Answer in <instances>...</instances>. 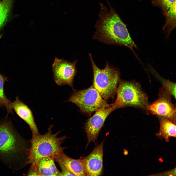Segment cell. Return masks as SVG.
<instances>
[{
	"instance_id": "2",
	"label": "cell",
	"mask_w": 176,
	"mask_h": 176,
	"mask_svg": "<svg viewBox=\"0 0 176 176\" xmlns=\"http://www.w3.org/2000/svg\"><path fill=\"white\" fill-rule=\"evenodd\" d=\"M53 126L50 125L47 132L43 135L33 134L26 165L31 164V166H34L43 158L55 159L66 148L61 144L67 137L64 135L58 137L61 131L53 133Z\"/></svg>"
},
{
	"instance_id": "10",
	"label": "cell",
	"mask_w": 176,
	"mask_h": 176,
	"mask_svg": "<svg viewBox=\"0 0 176 176\" xmlns=\"http://www.w3.org/2000/svg\"><path fill=\"white\" fill-rule=\"evenodd\" d=\"M103 141L96 146L88 156L83 159L86 176L101 175L103 166Z\"/></svg>"
},
{
	"instance_id": "19",
	"label": "cell",
	"mask_w": 176,
	"mask_h": 176,
	"mask_svg": "<svg viewBox=\"0 0 176 176\" xmlns=\"http://www.w3.org/2000/svg\"><path fill=\"white\" fill-rule=\"evenodd\" d=\"M61 170L59 176H74L72 173L64 165L60 163H58Z\"/></svg>"
},
{
	"instance_id": "16",
	"label": "cell",
	"mask_w": 176,
	"mask_h": 176,
	"mask_svg": "<svg viewBox=\"0 0 176 176\" xmlns=\"http://www.w3.org/2000/svg\"><path fill=\"white\" fill-rule=\"evenodd\" d=\"M7 79V77L0 73V108L4 107L8 115L10 113L12 114L13 112L11 106V102L7 98L4 91V83Z\"/></svg>"
},
{
	"instance_id": "4",
	"label": "cell",
	"mask_w": 176,
	"mask_h": 176,
	"mask_svg": "<svg viewBox=\"0 0 176 176\" xmlns=\"http://www.w3.org/2000/svg\"><path fill=\"white\" fill-rule=\"evenodd\" d=\"M88 54L93 71V85L105 100L113 97L117 93L120 81L119 70L108 62L104 68L100 69L95 63L91 54Z\"/></svg>"
},
{
	"instance_id": "9",
	"label": "cell",
	"mask_w": 176,
	"mask_h": 176,
	"mask_svg": "<svg viewBox=\"0 0 176 176\" xmlns=\"http://www.w3.org/2000/svg\"><path fill=\"white\" fill-rule=\"evenodd\" d=\"M152 104L147 105V109L152 114L167 118L173 122L176 121V110L166 92Z\"/></svg>"
},
{
	"instance_id": "8",
	"label": "cell",
	"mask_w": 176,
	"mask_h": 176,
	"mask_svg": "<svg viewBox=\"0 0 176 176\" xmlns=\"http://www.w3.org/2000/svg\"><path fill=\"white\" fill-rule=\"evenodd\" d=\"M117 109L113 103L110 107L102 108L96 111L94 114L88 120L85 127L88 141L87 146L91 142H95L106 119Z\"/></svg>"
},
{
	"instance_id": "6",
	"label": "cell",
	"mask_w": 176,
	"mask_h": 176,
	"mask_svg": "<svg viewBox=\"0 0 176 176\" xmlns=\"http://www.w3.org/2000/svg\"><path fill=\"white\" fill-rule=\"evenodd\" d=\"M66 102L75 104L81 111L88 114L102 108L110 107L113 104L108 103L93 85L86 89L74 90Z\"/></svg>"
},
{
	"instance_id": "11",
	"label": "cell",
	"mask_w": 176,
	"mask_h": 176,
	"mask_svg": "<svg viewBox=\"0 0 176 176\" xmlns=\"http://www.w3.org/2000/svg\"><path fill=\"white\" fill-rule=\"evenodd\" d=\"M153 4L160 8L166 18L163 29L169 36L176 27V0H152Z\"/></svg>"
},
{
	"instance_id": "18",
	"label": "cell",
	"mask_w": 176,
	"mask_h": 176,
	"mask_svg": "<svg viewBox=\"0 0 176 176\" xmlns=\"http://www.w3.org/2000/svg\"><path fill=\"white\" fill-rule=\"evenodd\" d=\"M163 87L165 90L170 95L176 98V84L168 80L165 81L163 83Z\"/></svg>"
},
{
	"instance_id": "20",
	"label": "cell",
	"mask_w": 176,
	"mask_h": 176,
	"mask_svg": "<svg viewBox=\"0 0 176 176\" xmlns=\"http://www.w3.org/2000/svg\"></svg>"
},
{
	"instance_id": "5",
	"label": "cell",
	"mask_w": 176,
	"mask_h": 176,
	"mask_svg": "<svg viewBox=\"0 0 176 176\" xmlns=\"http://www.w3.org/2000/svg\"><path fill=\"white\" fill-rule=\"evenodd\" d=\"M116 99L113 103L117 109L128 106L144 108L147 105L148 98L139 85L122 81L117 91Z\"/></svg>"
},
{
	"instance_id": "1",
	"label": "cell",
	"mask_w": 176,
	"mask_h": 176,
	"mask_svg": "<svg viewBox=\"0 0 176 176\" xmlns=\"http://www.w3.org/2000/svg\"><path fill=\"white\" fill-rule=\"evenodd\" d=\"M107 2L109 8L99 3V18L95 24L96 30L93 38L108 44L137 48L126 25L107 0Z\"/></svg>"
},
{
	"instance_id": "14",
	"label": "cell",
	"mask_w": 176,
	"mask_h": 176,
	"mask_svg": "<svg viewBox=\"0 0 176 176\" xmlns=\"http://www.w3.org/2000/svg\"><path fill=\"white\" fill-rule=\"evenodd\" d=\"M55 159L58 163L64 165L74 176H86L83 159H73L67 156L63 152Z\"/></svg>"
},
{
	"instance_id": "13",
	"label": "cell",
	"mask_w": 176,
	"mask_h": 176,
	"mask_svg": "<svg viewBox=\"0 0 176 176\" xmlns=\"http://www.w3.org/2000/svg\"><path fill=\"white\" fill-rule=\"evenodd\" d=\"M11 106L19 117L28 124L33 134H39L32 111L25 104L19 99L18 97L16 98L13 102H11Z\"/></svg>"
},
{
	"instance_id": "15",
	"label": "cell",
	"mask_w": 176,
	"mask_h": 176,
	"mask_svg": "<svg viewBox=\"0 0 176 176\" xmlns=\"http://www.w3.org/2000/svg\"><path fill=\"white\" fill-rule=\"evenodd\" d=\"M160 127L158 135L168 141L172 137H176V126L174 123L167 118L160 117Z\"/></svg>"
},
{
	"instance_id": "7",
	"label": "cell",
	"mask_w": 176,
	"mask_h": 176,
	"mask_svg": "<svg viewBox=\"0 0 176 176\" xmlns=\"http://www.w3.org/2000/svg\"><path fill=\"white\" fill-rule=\"evenodd\" d=\"M77 61L72 62L55 57L52 66L54 79L59 86L65 85L73 86L74 78L76 74Z\"/></svg>"
},
{
	"instance_id": "3",
	"label": "cell",
	"mask_w": 176,
	"mask_h": 176,
	"mask_svg": "<svg viewBox=\"0 0 176 176\" xmlns=\"http://www.w3.org/2000/svg\"><path fill=\"white\" fill-rule=\"evenodd\" d=\"M24 141L13 129L11 123L6 121L0 122V158L8 162L19 161L28 156Z\"/></svg>"
},
{
	"instance_id": "17",
	"label": "cell",
	"mask_w": 176,
	"mask_h": 176,
	"mask_svg": "<svg viewBox=\"0 0 176 176\" xmlns=\"http://www.w3.org/2000/svg\"><path fill=\"white\" fill-rule=\"evenodd\" d=\"M13 0L0 1V30L4 27L9 16Z\"/></svg>"
},
{
	"instance_id": "12",
	"label": "cell",
	"mask_w": 176,
	"mask_h": 176,
	"mask_svg": "<svg viewBox=\"0 0 176 176\" xmlns=\"http://www.w3.org/2000/svg\"><path fill=\"white\" fill-rule=\"evenodd\" d=\"M60 173L55 165L54 159L45 157L40 159L35 166H31L27 175L59 176Z\"/></svg>"
}]
</instances>
